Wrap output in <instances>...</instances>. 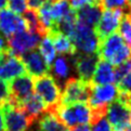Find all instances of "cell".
<instances>
[{"instance_id": "6da1fadb", "label": "cell", "mask_w": 131, "mask_h": 131, "mask_svg": "<svg viewBox=\"0 0 131 131\" xmlns=\"http://www.w3.org/2000/svg\"><path fill=\"white\" fill-rule=\"evenodd\" d=\"M97 57L114 66L131 60V49L118 34H113L100 42Z\"/></svg>"}, {"instance_id": "7a4b0ae2", "label": "cell", "mask_w": 131, "mask_h": 131, "mask_svg": "<svg viewBox=\"0 0 131 131\" xmlns=\"http://www.w3.org/2000/svg\"><path fill=\"white\" fill-rule=\"evenodd\" d=\"M106 118L113 131H127L131 128V96L118 94L107 106Z\"/></svg>"}, {"instance_id": "3957f363", "label": "cell", "mask_w": 131, "mask_h": 131, "mask_svg": "<svg viewBox=\"0 0 131 131\" xmlns=\"http://www.w3.org/2000/svg\"><path fill=\"white\" fill-rule=\"evenodd\" d=\"M53 112L61 123L69 129L90 124L91 108L88 103H75L68 105L59 104Z\"/></svg>"}, {"instance_id": "277c9868", "label": "cell", "mask_w": 131, "mask_h": 131, "mask_svg": "<svg viewBox=\"0 0 131 131\" xmlns=\"http://www.w3.org/2000/svg\"><path fill=\"white\" fill-rule=\"evenodd\" d=\"M34 90L35 93L43 101L48 111H54L60 104L62 91L59 83L51 75L34 78Z\"/></svg>"}, {"instance_id": "5b68a950", "label": "cell", "mask_w": 131, "mask_h": 131, "mask_svg": "<svg viewBox=\"0 0 131 131\" xmlns=\"http://www.w3.org/2000/svg\"><path fill=\"white\" fill-rule=\"evenodd\" d=\"M60 104L68 105L75 103H89L91 85L76 77H69L64 82Z\"/></svg>"}, {"instance_id": "8992f818", "label": "cell", "mask_w": 131, "mask_h": 131, "mask_svg": "<svg viewBox=\"0 0 131 131\" xmlns=\"http://www.w3.org/2000/svg\"><path fill=\"white\" fill-rule=\"evenodd\" d=\"M76 50L80 54H97L100 40L94 31V28L86 26L77 21L75 29L71 36Z\"/></svg>"}, {"instance_id": "52a82bcc", "label": "cell", "mask_w": 131, "mask_h": 131, "mask_svg": "<svg viewBox=\"0 0 131 131\" xmlns=\"http://www.w3.org/2000/svg\"><path fill=\"white\" fill-rule=\"evenodd\" d=\"M9 88H10V103L18 108H22L23 105L35 94L34 78L28 74L12 79L9 83Z\"/></svg>"}, {"instance_id": "ba28073f", "label": "cell", "mask_w": 131, "mask_h": 131, "mask_svg": "<svg viewBox=\"0 0 131 131\" xmlns=\"http://www.w3.org/2000/svg\"><path fill=\"white\" fill-rule=\"evenodd\" d=\"M42 38L43 37L38 32L26 30L9 37L7 40L9 50L17 57H22L23 54L29 52L31 50H35L39 46Z\"/></svg>"}, {"instance_id": "9c48e42d", "label": "cell", "mask_w": 131, "mask_h": 131, "mask_svg": "<svg viewBox=\"0 0 131 131\" xmlns=\"http://www.w3.org/2000/svg\"><path fill=\"white\" fill-rule=\"evenodd\" d=\"M4 116L6 131H27L34 124L22 108L12 105L10 102L1 107Z\"/></svg>"}, {"instance_id": "30bf717a", "label": "cell", "mask_w": 131, "mask_h": 131, "mask_svg": "<svg viewBox=\"0 0 131 131\" xmlns=\"http://www.w3.org/2000/svg\"><path fill=\"white\" fill-rule=\"evenodd\" d=\"M26 74V67L21 57L13 54L10 50L0 53V78L12 80Z\"/></svg>"}, {"instance_id": "8fae6325", "label": "cell", "mask_w": 131, "mask_h": 131, "mask_svg": "<svg viewBox=\"0 0 131 131\" xmlns=\"http://www.w3.org/2000/svg\"><path fill=\"white\" fill-rule=\"evenodd\" d=\"M124 11L121 10H105L102 13L99 23L94 27V31L100 42L113 35L118 29Z\"/></svg>"}, {"instance_id": "7c38bea8", "label": "cell", "mask_w": 131, "mask_h": 131, "mask_svg": "<svg viewBox=\"0 0 131 131\" xmlns=\"http://www.w3.org/2000/svg\"><path fill=\"white\" fill-rule=\"evenodd\" d=\"M26 30H29L28 25L23 16L15 14L10 9H3L0 11V32L4 37L9 38L17 32Z\"/></svg>"}, {"instance_id": "4fadbf2b", "label": "cell", "mask_w": 131, "mask_h": 131, "mask_svg": "<svg viewBox=\"0 0 131 131\" xmlns=\"http://www.w3.org/2000/svg\"><path fill=\"white\" fill-rule=\"evenodd\" d=\"M117 88L114 85L91 86V94L88 104L91 110L107 108L117 97Z\"/></svg>"}, {"instance_id": "5bb4252c", "label": "cell", "mask_w": 131, "mask_h": 131, "mask_svg": "<svg viewBox=\"0 0 131 131\" xmlns=\"http://www.w3.org/2000/svg\"><path fill=\"white\" fill-rule=\"evenodd\" d=\"M99 57L97 54H80L78 53L73 63L75 65V69L78 74L80 80L90 83L93 74L95 72L96 65L99 63Z\"/></svg>"}, {"instance_id": "9a60e30c", "label": "cell", "mask_w": 131, "mask_h": 131, "mask_svg": "<svg viewBox=\"0 0 131 131\" xmlns=\"http://www.w3.org/2000/svg\"><path fill=\"white\" fill-rule=\"evenodd\" d=\"M22 60L26 67V72H28L32 78H37L43 75H48L50 68L41 57L39 51L31 50L29 52L22 55Z\"/></svg>"}, {"instance_id": "2e32d148", "label": "cell", "mask_w": 131, "mask_h": 131, "mask_svg": "<svg viewBox=\"0 0 131 131\" xmlns=\"http://www.w3.org/2000/svg\"><path fill=\"white\" fill-rule=\"evenodd\" d=\"M47 36L49 37L54 46V49L60 54H67V55H76L77 50L72 39L63 34L59 29H52L48 31Z\"/></svg>"}, {"instance_id": "e0dca14e", "label": "cell", "mask_w": 131, "mask_h": 131, "mask_svg": "<svg viewBox=\"0 0 131 131\" xmlns=\"http://www.w3.org/2000/svg\"><path fill=\"white\" fill-rule=\"evenodd\" d=\"M116 82L115 79V71L113 65L105 62V61L99 60V63L96 65L95 72L93 74L92 79L90 81L91 86H106L113 85Z\"/></svg>"}, {"instance_id": "ac0fdd59", "label": "cell", "mask_w": 131, "mask_h": 131, "mask_svg": "<svg viewBox=\"0 0 131 131\" xmlns=\"http://www.w3.org/2000/svg\"><path fill=\"white\" fill-rule=\"evenodd\" d=\"M102 15V8L100 6H87L76 11L77 21L81 24L94 28Z\"/></svg>"}, {"instance_id": "d6986e66", "label": "cell", "mask_w": 131, "mask_h": 131, "mask_svg": "<svg viewBox=\"0 0 131 131\" xmlns=\"http://www.w3.org/2000/svg\"><path fill=\"white\" fill-rule=\"evenodd\" d=\"M22 110L24 111V113L27 115V117H28L32 123L36 121V119L38 118L40 115H42L46 112H48V108H47L43 101L41 100L36 93L23 105Z\"/></svg>"}, {"instance_id": "ffe728a7", "label": "cell", "mask_w": 131, "mask_h": 131, "mask_svg": "<svg viewBox=\"0 0 131 131\" xmlns=\"http://www.w3.org/2000/svg\"><path fill=\"white\" fill-rule=\"evenodd\" d=\"M39 131H67L68 128L61 123L53 111H48L38 121Z\"/></svg>"}, {"instance_id": "44dd1931", "label": "cell", "mask_w": 131, "mask_h": 131, "mask_svg": "<svg viewBox=\"0 0 131 131\" xmlns=\"http://www.w3.org/2000/svg\"><path fill=\"white\" fill-rule=\"evenodd\" d=\"M72 11L73 9L71 8L68 0H54L51 2V15L57 26L65 17L71 14Z\"/></svg>"}, {"instance_id": "7402d4cb", "label": "cell", "mask_w": 131, "mask_h": 131, "mask_svg": "<svg viewBox=\"0 0 131 131\" xmlns=\"http://www.w3.org/2000/svg\"><path fill=\"white\" fill-rule=\"evenodd\" d=\"M106 110H91V131H113L106 118Z\"/></svg>"}, {"instance_id": "603a6c76", "label": "cell", "mask_w": 131, "mask_h": 131, "mask_svg": "<svg viewBox=\"0 0 131 131\" xmlns=\"http://www.w3.org/2000/svg\"><path fill=\"white\" fill-rule=\"evenodd\" d=\"M39 53L41 54V57L43 58L45 62L49 66V68L52 67V64L55 60L57 51L54 49L52 41H51V39L47 35L41 39L40 43H39Z\"/></svg>"}, {"instance_id": "cb8c5ba5", "label": "cell", "mask_w": 131, "mask_h": 131, "mask_svg": "<svg viewBox=\"0 0 131 131\" xmlns=\"http://www.w3.org/2000/svg\"><path fill=\"white\" fill-rule=\"evenodd\" d=\"M52 71L55 78L61 82V81H66L69 78V74H71V66L68 65L67 59L63 57V55H60L59 58H57L53 62V67ZM54 78V79H55Z\"/></svg>"}, {"instance_id": "d4e9b609", "label": "cell", "mask_w": 131, "mask_h": 131, "mask_svg": "<svg viewBox=\"0 0 131 131\" xmlns=\"http://www.w3.org/2000/svg\"><path fill=\"white\" fill-rule=\"evenodd\" d=\"M119 31L127 46L131 49V13H124L123 17H121L120 24H119Z\"/></svg>"}, {"instance_id": "484cf974", "label": "cell", "mask_w": 131, "mask_h": 131, "mask_svg": "<svg viewBox=\"0 0 131 131\" xmlns=\"http://www.w3.org/2000/svg\"><path fill=\"white\" fill-rule=\"evenodd\" d=\"M101 8L105 10H129L127 0H101Z\"/></svg>"}, {"instance_id": "4316f807", "label": "cell", "mask_w": 131, "mask_h": 131, "mask_svg": "<svg viewBox=\"0 0 131 131\" xmlns=\"http://www.w3.org/2000/svg\"><path fill=\"white\" fill-rule=\"evenodd\" d=\"M117 92L118 94L131 96V72L125 76L119 82H117Z\"/></svg>"}, {"instance_id": "83f0119b", "label": "cell", "mask_w": 131, "mask_h": 131, "mask_svg": "<svg viewBox=\"0 0 131 131\" xmlns=\"http://www.w3.org/2000/svg\"><path fill=\"white\" fill-rule=\"evenodd\" d=\"M114 71H115L116 82H119L125 76H127V75L131 72V60H129V61H127V62L118 65V66H116L114 68Z\"/></svg>"}, {"instance_id": "f1b7e54d", "label": "cell", "mask_w": 131, "mask_h": 131, "mask_svg": "<svg viewBox=\"0 0 131 131\" xmlns=\"http://www.w3.org/2000/svg\"><path fill=\"white\" fill-rule=\"evenodd\" d=\"M9 9L15 14H22L27 10V0H8Z\"/></svg>"}, {"instance_id": "f546056e", "label": "cell", "mask_w": 131, "mask_h": 131, "mask_svg": "<svg viewBox=\"0 0 131 131\" xmlns=\"http://www.w3.org/2000/svg\"><path fill=\"white\" fill-rule=\"evenodd\" d=\"M10 102V88L9 83L0 78V107Z\"/></svg>"}, {"instance_id": "4dcf8cb0", "label": "cell", "mask_w": 131, "mask_h": 131, "mask_svg": "<svg viewBox=\"0 0 131 131\" xmlns=\"http://www.w3.org/2000/svg\"><path fill=\"white\" fill-rule=\"evenodd\" d=\"M71 8L74 11H77L79 9L87 6H100L101 7V0H68Z\"/></svg>"}, {"instance_id": "1f68e13d", "label": "cell", "mask_w": 131, "mask_h": 131, "mask_svg": "<svg viewBox=\"0 0 131 131\" xmlns=\"http://www.w3.org/2000/svg\"><path fill=\"white\" fill-rule=\"evenodd\" d=\"M47 0H27V9L31 11H38L45 4Z\"/></svg>"}, {"instance_id": "d6a6232c", "label": "cell", "mask_w": 131, "mask_h": 131, "mask_svg": "<svg viewBox=\"0 0 131 131\" xmlns=\"http://www.w3.org/2000/svg\"><path fill=\"white\" fill-rule=\"evenodd\" d=\"M9 50V47H8V40L6 39L1 32H0V53L4 52V51H8Z\"/></svg>"}, {"instance_id": "836d02e7", "label": "cell", "mask_w": 131, "mask_h": 131, "mask_svg": "<svg viewBox=\"0 0 131 131\" xmlns=\"http://www.w3.org/2000/svg\"><path fill=\"white\" fill-rule=\"evenodd\" d=\"M0 131H6V127H4V120H3V114H2L1 107H0Z\"/></svg>"}, {"instance_id": "e575fe53", "label": "cell", "mask_w": 131, "mask_h": 131, "mask_svg": "<svg viewBox=\"0 0 131 131\" xmlns=\"http://www.w3.org/2000/svg\"><path fill=\"white\" fill-rule=\"evenodd\" d=\"M72 131H91V130L88 125H85V126H78V127L72 129Z\"/></svg>"}, {"instance_id": "d590c367", "label": "cell", "mask_w": 131, "mask_h": 131, "mask_svg": "<svg viewBox=\"0 0 131 131\" xmlns=\"http://www.w3.org/2000/svg\"><path fill=\"white\" fill-rule=\"evenodd\" d=\"M7 6H8V0H0V11L6 9Z\"/></svg>"}, {"instance_id": "8d00e7d4", "label": "cell", "mask_w": 131, "mask_h": 131, "mask_svg": "<svg viewBox=\"0 0 131 131\" xmlns=\"http://www.w3.org/2000/svg\"><path fill=\"white\" fill-rule=\"evenodd\" d=\"M127 4H128V9H129V12L131 13V0H127Z\"/></svg>"}, {"instance_id": "74e56055", "label": "cell", "mask_w": 131, "mask_h": 131, "mask_svg": "<svg viewBox=\"0 0 131 131\" xmlns=\"http://www.w3.org/2000/svg\"><path fill=\"white\" fill-rule=\"evenodd\" d=\"M47 1H50V2H52V1H54V0H47Z\"/></svg>"}, {"instance_id": "f35d334b", "label": "cell", "mask_w": 131, "mask_h": 131, "mask_svg": "<svg viewBox=\"0 0 131 131\" xmlns=\"http://www.w3.org/2000/svg\"><path fill=\"white\" fill-rule=\"evenodd\" d=\"M67 131H72V129H68V130H67Z\"/></svg>"}]
</instances>
